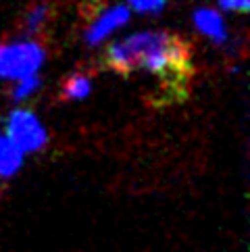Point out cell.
Instances as JSON below:
<instances>
[{"mask_svg": "<svg viewBox=\"0 0 250 252\" xmlns=\"http://www.w3.org/2000/svg\"><path fill=\"white\" fill-rule=\"evenodd\" d=\"M100 65L125 77L136 71L153 73L160 88L156 98L165 104L184 100L194 73L190 44L169 32H142L113 42Z\"/></svg>", "mask_w": 250, "mask_h": 252, "instance_id": "obj_1", "label": "cell"}, {"mask_svg": "<svg viewBox=\"0 0 250 252\" xmlns=\"http://www.w3.org/2000/svg\"><path fill=\"white\" fill-rule=\"evenodd\" d=\"M44 48L38 42H13L0 46V77L23 79L35 75L44 63Z\"/></svg>", "mask_w": 250, "mask_h": 252, "instance_id": "obj_2", "label": "cell"}, {"mask_svg": "<svg viewBox=\"0 0 250 252\" xmlns=\"http://www.w3.org/2000/svg\"><path fill=\"white\" fill-rule=\"evenodd\" d=\"M6 138L11 140L23 155L28 152H38L46 146L48 136L40 119L31 111L17 109L11 113L6 121Z\"/></svg>", "mask_w": 250, "mask_h": 252, "instance_id": "obj_3", "label": "cell"}, {"mask_svg": "<svg viewBox=\"0 0 250 252\" xmlns=\"http://www.w3.org/2000/svg\"><path fill=\"white\" fill-rule=\"evenodd\" d=\"M127 21H129V8L125 4L106 8V11H102L90 23V28L86 30V42L90 44V46H96V44H100V40H104L111 32L119 30L121 25H125Z\"/></svg>", "mask_w": 250, "mask_h": 252, "instance_id": "obj_4", "label": "cell"}, {"mask_svg": "<svg viewBox=\"0 0 250 252\" xmlns=\"http://www.w3.org/2000/svg\"><path fill=\"white\" fill-rule=\"evenodd\" d=\"M194 23L207 38H211L215 44H223L227 40V28L223 17L213 11V8H198L194 13Z\"/></svg>", "mask_w": 250, "mask_h": 252, "instance_id": "obj_5", "label": "cell"}, {"mask_svg": "<svg viewBox=\"0 0 250 252\" xmlns=\"http://www.w3.org/2000/svg\"><path fill=\"white\" fill-rule=\"evenodd\" d=\"M23 165V152L6 136L0 133V177L6 179L15 175Z\"/></svg>", "mask_w": 250, "mask_h": 252, "instance_id": "obj_6", "label": "cell"}, {"mask_svg": "<svg viewBox=\"0 0 250 252\" xmlns=\"http://www.w3.org/2000/svg\"><path fill=\"white\" fill-rule=\"evenodd\" d=\"M52 17V4L50 2H38L35 6L30 8V13L25 15V33H38L44 25L50 21Z\"/></svg>", "mask_w": 250, "mask_h": 252, "instance_id": "obj_7", "label": "cell"}, {"mask_svg": "<svg viewBox=\"0 0 250 252\" xmlns=\"http://www.w3.org/2000/svg\"><path fill=\"white\" fill-rule=\"evenodd\" d=\"M92 84H90V77L84 75V73H75L71 75L65 84H62V98L65 100H84V98L90 94Z\"/></svg>", "mask_w": 250, "mask_h": 252, "instance_id": "obj_8", "label": "cell"}, {"mask_svg": "<svg viewBox=\"0 0 250 252\" xmlns=\"http://www.w3.org/2000/svg\"><path fill=\"white\" fill-rule=\"evenodd\" d=\"M40 86V77L38 73L35 75H30V77H23L17 82L15 90H13V98H17V100H23V98H28L30 94H33L35 90H38Z\"/></svg>", "mask_w": 250, "mask_h": 252, "instance_id": "obj_9", "label": "cell"}, {"mask_svg": "<svg viewBox=\"0 0 250 252\" xmlns=\"http://www.w3.org/2000/svg\"><path fill=\"white\" fill-rule=\"evenodd\" d=\"M129 4L138 13H158L167 4V0H129Z\"/></svg>", "mask_w": 250, "mask_h": 252, "instance_id": "obj_10", "label": "cell"}, {"mask_svg": "<svg viewBox=\"0 0 250 252\" xmlns=\"http://www.w3.org/2000/svg\"><path fill=\"white\" fill-rule=\"evenodd\" d=\"M221 8L231 13H240V15H246L250 11V0H219Z\"/></svg>", "mask_w": 250, "mask_h": 252, "instance_id": "obj_11", "label": "cell"}]
</instances>
